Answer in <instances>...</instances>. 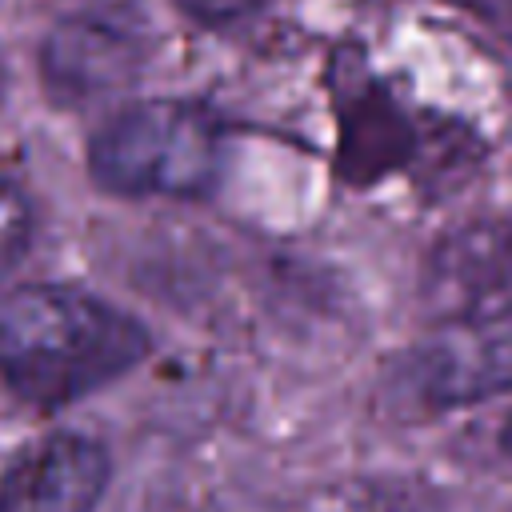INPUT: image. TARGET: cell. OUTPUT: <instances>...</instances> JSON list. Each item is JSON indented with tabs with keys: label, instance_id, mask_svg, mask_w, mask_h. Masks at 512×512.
<instances>
[{
	"label": "cell",
	"instance_id": "8992f818",
	"mask_svg": "<svg viewBox=\"0 0 512 512\" xmlns=\"http://www.w3.org/2000/svg\"><path fill=\"white\" fill-rule=\"evenodd\" d=\"M412 380L428 404H460L492 388H512V320H460L416 356Z\"/></svg>",
	"mask_w": 512,
	"mask_h": 512
},
{
	"label": "cell",
	"instance_id": "5b68a950",
	"mask_svg": "<svg viewBox=\"0 0 512 512\" xmlns=\"http://www.w3.org/2000/svg\"><path fill=\"white\" fill-rule=\"evenodd\" d=\"M512 284V228L472 224L452 232L428 260V304L452 324L484 316Z\"/></svg>",
	"mask_w": 512,
	"mask_h": 512
},
{
	"label": "cell",
	"instance_id": "6da1fadb",
	"mask_svg": "<svg viewBox=\"0 0 512 512\" xmlns=\"http://www.w3.org/2000/svg\"><path fill=\"white\" fill-rule=\"evenodd\" d=\"M144 356L148 332L80 288L20 284L0 292V380L24 404H72Z\"/></svg>",
	"mask_w": 512,
	"mask_h": 512
},
{
	"label": "cell",
	"instance_id": "277c9868",
	"mask_svg": "<svg viewBox=\"0 0 512 512\" xmlns=\"http://www.w3.org/2000/svg\"><path fill=\"white\" fill-rule=\"evenodd\" d=\"M108 484L100 444L60 432L32 444L0 480V512H92Z\"/></svg>",
	"mask_w": 512,
	"mask_h": 512
},
{
	"label": "cell",
	"instance_id": "7a4b0ae2",
	"mask_svg": "<svg viewBox=\"0 0 512 512\" xmlns=\"http://www.w3.org/2000/svg\"><path fill=\"white\" fill-rule=\"evenodd\" d=\"M220 124L184 100H144L116 112L88 148L96 184L120 196H204L220 180Z\"/></svg>",
	"mask_w": 512,
	"mask_h": 512
},
{
	"label": "cell",
	"instance_id": "30bf717a",
	"mask_svg": "<svg viewBox=\"0 0 512 512\" xmlns=\"http://www.w3.org/2000/svg\"><path fill=\"white\" fill-rule=\"evenodd\" d=\"M0 96H4V64H0Z\"/></svg>",
	"mask_w": 512,
	"mask_h": 512
},
{
	"label": "cell",
	"instance_id": "9c48e42d",
	"mask_svg": "<svg viewBox=\"0 0 512 512\" xmlns=\"http://www.w3.org/2000/svg\"><path fill=\"white\" fill-rule=\"evenodd\" d=\"M504 452H508V456H512V420H508V424H504Z\"/></svg>",
	"mask_w": 512,
	"mask_h": 512
},
{
	"label": "cell",
	"instance_id": "ba28073f",
	"mask_svg": "<svg viewBox=\"0 0 512 512\" xmlns=\"http://www.w3.org/2000/svg\"><path fill=\"white\" fill-rule=\"evenodd\" d=\"M192 20L200 24H232L240 20L256 0H176Z\"/></svg>",
	"mask_w": 512,
	"mask_h": 512
},
{
	"label": "cell",
	"instance_id": "3957f363",
	"mask_svg": "<svg viewBox=\"0 0 512 512\" xmlns=\"http://www.w3.org/2000/svg\"><path fill=\"white\" fill-rule=\"evenodd\" d=\"M152 36L132 8H88L64 16L40 48V76L52 100L92 104L128 88L148 64Z\"/></svg>",
	"mask_w": 512,
	"mask_h": 512
},
{
	"label": "cell",
	"instance_id": "52a82bcc",
	"mask_svg": "<svg viewBox=\"0 0 512 512\" xmlns=\"http://www.w3.org/2000/svg\"><path fill=\"white\" fill-rule=\"evenodd\" d=\"M32 236V208L16 180L0 176V272H8Z\"/></svg>",
	"mask_w": 512,
	"mask_h": 512
}]
</instances>
